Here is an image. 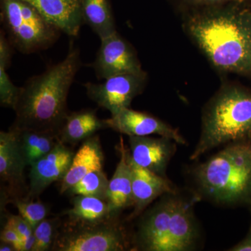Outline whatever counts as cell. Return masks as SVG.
I'll use <instances>...</instances> for the list:
<instances>
[{"mask_svg": "<svg viewBox=\"0 0 251 251\" xmlns=\"http://www.w3.org/2000/svg\"><path fill=\"white\" fill-rule=\"evenodd\" d=\"M0 239L2 242L12 244L16 248V251H21L23 245V240L18 232L10 225L5 224L3 229H1Z\"/></svg>", "mask_w": 251, "mask_h": 251, "instance_id": "cell-29", "label": "cell"}, {"mask_svg": "<svg viewBox=\"0 0 251 251\" xmlns=\"http://www.w3.org/2000/svg\"><path fill=\"white\" fill-rule=\"evenodd\" d=\"M117 148L120 155V161L109 181L107 202L112 215L118 216L124 209L133 206V199L130 151L122 137Z\"/></svg>", "mask_w": 251, "mask_h": 251, "instance_id": "cell-17", "label": "cell"}, {"mask_svg": "<svg viewBox=\"0 0 251 251\" xmlns=\"http://www.w3.org/2000/svg\"><path fill=\"white\" fill-rule=\"evenodd\" d=\"M109 180L103 170L91 172L67 193L71 196H92L107 202Z\"/></svg>", "mask_w": 251, "mask_h": 251, "instance_id": "cell-24", "label": "cell"}, {"mask_svg": "<svg viewBox=\"0 0 251 251\" xmlns=\"http://www.w3.org/2000/svg\"><path fill=\"white\" fill-rule=\"evenodd\" d=\"M0 251H16V249L12 244L1 241Z\"/></svg>", "mask_w": 251, "mask_h": 251, "instance_id": "cell-31", "label": "cell"}, {"mask_svg": "<svg viewBox=\"0 0 251 251\" xmlns=\"http://www.w3.org/2000/svg\"><path fill=\"white\" fill-rule=\"evenodd\" d=\"M108 128L105 120H101L96 110L83 109L69 112L58 133V138L66 145L82 143L97 131Z\"/></svg>", "mask_w": 251, "mask_h": 251, "instance_id": "cell-19", "label": "cell"}, {"mask_svg": "<svg viewBox=\"0 0 251 251\" xmlns=\"http://www.w3.org/2000/svg\"><path fill=\"white\" fill-rule=\"evenodd\" d=\"M100 41L97 57L91 64L99 79L105 80L119 74L145 72L135 50L117 31Z\"/></svg>", "mask_w": 251, "mask_h": 251, "instance_id": "cell-9", "label": "cell"}, {"mask_svg": "<svg viewBox=\"0 0 251 251\" xmlns=\"http://www.w3.org/2000/svg\"><path fill=\"white\" fill-rule=\"evenodd\" d=\"M188 4L200 7L201 9L216 6H227L231 4L245 5L251 0H185Z\"/></svg>", "mask_w": 251, "mask_h": 251, "instance_id": "cell-28", "label": "cell"}, {"mask_svg": "<svg viewBox=\"0 0 251 251\" xmlns=\"http://www.w3.org/2000/svg\"><path fill=\"white\" fill-rule=\"evenodd\" d=\"M6 219H7L6 224L10 225L18 232L22 239L23 242L34 234V229L20 214L19 215L10 214L6 216Z\"/></svg>", "mask_w": 251, "mask_h": 251, "instance_id": "cell-27", "label": "cell"}, {"mask_svg": "<svg viewBox=\"0 0 251 251\" xmlns=\"http://www.w3.org/2000/svg\"><path fill=\"white\" fill-rule=\"evenodd\" d=\"M17 208L20 215L26 220L33 229L49 216L50 209L40 201H33L30 198L16 197L9 202Z\"/></svg>", "mask_w": 251, "mask_h": 251, "instance_id": "cell-26", "label": "cell"}, {"mask_svg": "<svg viewBox=\"0 0 251 251\" xmlns=\"http://www.w3.org/2000/svg\"><path fill=\"white\" fill-rule=\"evenodd\" d=\"M46 21L69 36H77L84 24L80 0H24Z\"/></svg>", "mask_w": 251, "mask_h": 251, "instance_id": "cell-16", "label": "cell"}, {"mask_svg": "<svg viewBox=\"0 0 251 251\" xmlns=\"http://www.w3.org/2000/svg\"><path fill=\"white\" fill-rule=\"evenodd\" d=\"M199 198L191 200L178 196L172 216V227L168 251H187L196 247L198 227L193 214V206Z\"/></svg>", "mask_w": 251, "mask_h": 251, "instance_id": "cell-15", "label": "cell"}, {"mask_svg": "<svg viewBox=\"0 0 251 251\" xmlns=\"http://www.w3.org/2000/svg\"><path fill=\"white\" fill-rule=\"evenodd\" d=\"M251 140V90L243 86L225 85L206 105L202 132L191 156L196 160L213 149Z\"/></svg>", "mask_w": 251, "mask_h": 251, "instance_id": "cell-3", "label": "cell"}, {"mask_svg": "<svg viewBox=\"0 0 251 251\" xmlns=\"http://www.w3.org/2000/svg\"><path fill=\"white\" fill-rule=\"evenodd\" d=\"M75 153L59 140L49 153L31 165L27 198L39 197L55 181L67 174Z\"/></svg>", "mask_w": 251, "mask_h": 251, "instance_id": "cell-11", "label": "cell"}, {"mask_svg": "<svg viewBox=\"0 0 251 251\" xmlns=\"http://www.w3.org/2000/svg\"><path fill=\"white\" fill-rule=\"evenodd\" d=\"M82 21L100 40L116 32V25L109 0H80Z\"/></svg>", "mask_w": 251, "mask_h": 251, "instance_id": "cell-20", "label": "cell"}, {"mask_svg": "<svg viewBox=\"0 0 251 251\" xmlns=\"http://www.w3.org/2000/svg\"><path fill=\"white\" fill-rule=\"evenodd\" d=\"M148 74H123L112 75L102 83L87 82L84 85L87 97L111 115L129 108L133 99L143 92Z\"/></svg>", "mask_w": 251, "mask_h": 251, "instance_id": "cell-7", "label": "cell"}, {"mask_svg": "<svg viewBox=\"0 0 251 251\" xmlns=\"http://www.w3.org/2000/svg\"><path fill=\"white\" fill-rule=\"evenodd\" d=\"M61 226L59 217L46 218L34 229L35 244L32 251L52 250Z\"/></svg>", "mask_w": 251, "mask_h": 251, "instance_id": "cell-25", "label": "cell"}, {"mask_svg": "<svg viewBox=\"0 0 251 251\" xmlns=\"http://www.w3.org/2000/svg\"><path fill=\"white\" fill-rule=\"evenodd\" d=\"M108 128L130 136H150L157 135L166 137L180 145H186L184 137L177 129L160 119L130 108L120 110L105 120Z\"/></svg>", "mask_w": 251, "mask_h": 251, "instance_id": "cell-10", "label": "cell"}, {"mask_svg": "<svg viewBox=\"0 0 251 251\" xmlns=\"http://www.w3.org/2000/svg\"><path fill=\"white\" fill-rule=\"evenodd\" d=\"M175 143L163 136H130L128 139L130 157L142 168L166 176L167 167L175 153Z\"/></svg>", "mask_w": 251, "mask_h": 251, "instance_id": "cell-13", "label": "cell"}, {"mask_svg": "<svg viewBox=\"0 0 251 251\" xmlns=\"http://www.w3.org/2000/svg\"><path fill=\"white\" fill-rule=\"evenodd\" d=\"M186 29L219 70L251 79V7L205 8L190 15Z\"/></svg>", "mask_w": 251, "mask_h": 251, "instance_id": "cell-1", "label": "cell"}, {"mask_svg": "<svg viewBox=\"0 0 251 251\" xmlns=\"http://www.w3.org/2000/svg\"><path fill=\"white\" fill-rule=\"evenodd\" d=\"M72 221L95 222L113 217L108 203L92 196H75L73 206L64 213Z\"/></svg>", "mask_w": 251, "mask_h": 251, "instance_id": "cell-22", "label": "cell"}, {"mask_svg": "<svg viewBox=\"0 0 251 251\" xmlns=\"http://www.w3.org/2000/svg\"><path fill=\"white\" fill-rule=\"evenodd\" d=\"M176 192L167 193L142 216L135 237V250L168 251Z\"/></svg>", "mask_w": 251, "mask_h": 251, "instance_id": "cell-8", "label": "cell"}, {"mask_svg": "<svg viewBox=\"0 0 251 251\" xmlns=\"http://www.w3.org/2000/svg\"><path fill=\"white\" fill-rule=\"evenodd\" d=\"M231 251H251V226L247 235L240 242L229 249Z\"/></svg>", "mask_w": 251, "mask_h": 251, "instance_id": "cell-30", "label": "cell"}, {"mask_svg": "<svg viewBox=\"0 0 251 251\" xmlns=\"http://www.w3.org/2000/svg\"><path fill=\"white\" fill-rule=\"evenodd\" d=\"M11 128L16 130L20 148L28 166L46 156L59 141L57 135L52 132Z\"/></svg>", "mask_w": 251, "mask_h": 251, "instance_id": "cell-21", "label": "cell"}, {"mask_svg": "<svg viewBox=\"0 0 251 251\" xmlns=\"http://www.w3.org/2000/svg\"><path fill=\"white\" fill-rule=\"evenodd\" d=\"M12 47L4 31L0 32V103L1 106L14 109L21 87L11 82L6 69L11 64Z\"/></svg>", "mask_w": 251, "mask_h": 251, "instance_id": "cell-23", "label": "cell"}, {"mask_svg": "<svg viewBox=\"0 0 251 251\" xmlns=\"http://www.w3.org/2000/svg\"><path fill=\"white\" fill-rule=\"evenodd\" d=\"M200 191L221 204L246 202L251 198V140L229 143L193 170Z\"/></svg>", "mask_w": 251, "mask_h": 251, "instance_id": "cell-4", "label": "cell"}, {"mask_svg": "<svg viewBox=\"0 0 251 251\" xmlns=\"http://www.w3.org/2000/svg\"><path fill=\"white\" fill-rule=\"evenodd\" d=\"M104 153L98 135H94L82 142L74 154L67 174L60 181L59 193H66L80 179L94 171L102 170Z\"/></svg>", "mask_w": 251, "mask_h": 251, "instance_id": "cell-18", "label": "cell"}, {"mask_svg": "<svg viewBox=\"0 0 251 251\" xmlns=\"http://www.w3.org/2000/svg\"><path fill=\"white\" fill-rule=\"evenodd\" d=\"M80 67V50L72 44L62 61L26 81L13 109L16 118L11 126L52 132L58 136L69 112V90Z\"/></svg>", "mask_w": 251, "mask_h": 251, "instance_id": "cell-2", "label": "cell"}, {"mask_svg": "<svg viewBox=\"0 0 251 251\" xmlns=\"http://www.w3.org/2000/svg\"><path fill=\"white\" fill-rule=\"evenodd\" d=\"M28 166L23 156L16 130L0 132V178L7 185L3 190L8 198L19 197L25 184L24 171Z\"/></svg>", "mask_w": 251, "mask_h": 251, "instance_id": "cell-12", "label": "cell"}, {"mask_svg": "<svg viewBox=\"0 0 251 251\" xmlns=\"http://www.w3.org/2000/svg\"><path fill=\"white\" fill-rule=\"evenodd\" d=\"M132 173L133 211L128 219L140 216L157 198L167 193L176 192L170 180L153 172L142 168L132 161L130 154Z\"/></svg>", "mask_w": 251, "mask_h": 251, "instance_id": "cell-14", "label": "cell"}, {"mask_svg": "<svg viewBox=\"0 0 251 251\" xmlns=\"http://www.w3.org/2000/svg\"></svg>", "mask_w": 251, "mask_h": 251, "instance_id": "cell-32", "label": "cell"}, {"mask_svg": "<svg viewBox=\"0 0 251 251\" xmlns=\"http://www.w3.org/2000/svg\"><path fill=\"white\" fill-rule=\"evenodd\" d=\"M130 248L126 230L118 216L95 222L69 220L59 229L54 251H123Z\"/></svg>", "mask_w": 251, "mask_h": 251, "instance_id": "cell-6", "label": "cell"}, {"mask_svg": "<svg viewBox=\"0 0 251 251\" xmlns=\"http://www.w3.org/2000/svg\"><path fill=\"white\" fill-rule=\"evenodd\" d=\"M1 21L11 46L24 54L49 49L62 32L24 0H1Z\"/></svg>", "mask_w": 251, "mask_h": 251, "instance_id": "cell-5", "label": "cell"}]
</instances>
